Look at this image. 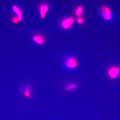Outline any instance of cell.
I'll list each match as a JSON object with an SVG mask.
<instances>
[{
	"instance_id": "obj_1",
	"label": "cell",
	"mask_w": 120,
	"mask_h": 120,
	"mask_svg": "<svg viewBox=\"0 0 120 120\" xmlns=\"http://www.w3.org/2000/svg\"><path fill=\"white\" fill-rule=\"evenodd\" d=\"M120 68L116 66H113L110 68L107 71V74L110 78L114 79L117 78L120 75Z\"/></svg>"
},
{
	"instance_id": "obj_2",
	"label": "cell",
	"mask_w": 120,
	"mask_h": 120,
	"mask_svg": "<svg viewBox=\"0 0 120 120\" xmlns=\"http://www.w3.org/2000/svg\"><path fill=\"white\" fill-rule=\"evenodd\" d=\"M101 15L105 21H109L112 19V13L111 10L107 7H103L101 8Z\"/></svg>"
},
{
	"instance_id": "obj_3",
	"label": "cell",
	"mask_w": 120,
	"mask_h": 120,
	"mask_svg": "<svg viewBox=\"0 0 120 120\" xmlns=\"http://www.w3.org/2000/svg\"><path fill=\"white\" fill-rule=\"evenodd\" d=\"M74 22V20L72 18H69L65 20L62 23V26L64 28L68 29L71 27V25Z\"/></svg>"
},
{
	"instance_id": "obj_4",
	"label": "cell",
	"mask_w": 120,
	"mask_h": 120,
	"mask_svg": "<svg viewBox=\"0 0 120 120\" xmlns=\"http://www.w3.org/2000/svg\"><path fill=\"white\" fill-rule=\"evenodd\" d=\"M67 66L70 68H74L77 66V61L72 58H70L67 60L66 62Z\"/></svg>"
},
{
	"instance_id": "obj_5",
	"label": "cell",
	"mask_w": 120,
	"mask_h": 120,
	"mask_svg": "<svg viewBox=\"0 0 120 120\" xmlns=\"http://www.w3.org/2000/svg\"><path fill=\"white\" fill-rule=\"evenodd\" d=\"M31 88L30 86H27L25 87L24 90L23 91V94L25 97L27 98L31 99L32 98V96L31 94Z\"/></svg>"
},
{
	"instance_id": "obj_6",
	"label": "cell",
	"mask_w": 120,
	"mask_h": 120,
	"mask_svg": "<svg viewBox=\"0 0 120 120\" xmlns=\"http://www.w3.org/2000/svg\"><path fill=\"white\" fill-rule=\"evenodd\" d=\"M12 8L15 13H16L18 16V18L19 19V21L20 22L22 21V12L20 10L19 8L16 6H13Z\"/></svg>"
},
{
	"instance_id": "obj_7",
	"label": "cell",
	"mask_w": 120,
	"mask_h": 120,
	"mask_svg": "<svg viewBox=\"0 0 120 120\" xmlns=\"http://www.w3.org/2000/svg\"><path fill=\"white\" fill-rule=\"evenodd\" d=\"M77 87V84L73 83H71L65 87V90L66 91H70L72 90H75Z\"/></svg>"
},
{
	"instance_id": "obj_8",
	"label": "cell",
	"mask_w": 120,
	"mask_h": 120,
	"mask_svg": "<svg viewBox=\"0 0 120 120\" xmlns=\"http://www.w3.org/2000/svg\"><path fill=\"white\" fill-rule=\"evenodd\" d=\"M47 11H48V8L46 5H43L41 7L40 13H41V15L42 18H45V15Z\"/></svg>"
},
{
	"instance_id": "obj_9",
	"label": "cell",
	"mask_w": 120,
	"mask_h": 120,
	"mask_svg": "<svg viewBox=\"0 0 120 120\" xmlns=\"http://www.w3.org/2000/svg\"><path fill=\"white\" fill-rule=\"evenodd\" d=\"M35 41L39 45H42L44 42V40L42 38L39 36H36L34 37Z\"/></svg>"
},
{
	"instance_id": "obj_10",
	"label": "cell",
	"mask_w": 120,
	"mask_h": 120,
	"mask_svg": "<svg viewBox=\"0 0 120 120\" xmlns=\"http://www.w3.org/2000/svg\"><path fill=\"white\" fill-rule=\"evenodd\" d=\"M83 8L82 7H79L76 11V15L78 16H79L81 15L82 12Z\"/></svg>"
},
{
	"instance_id": "obj_11",
	"label": "cell",
	"mask_w": 120,
	"mask_h": 120,
	"mask_svg": "<svg viewBox=\"0 0 120 120\" xmlns=\"http://www.w3.org/2000/svg\"><path fill=\"white\" fill-rule=\"evenodd\" d=\"M12 20L13 22L15 23H17L19 22V19H18V17H13V18H12Z\"/></svg>"
},
{
	"instance_id": "obj_12",
	"label": "cell",
	"mask_w": 120,
	"mask_h": 120,
	"mask_svg": "<svg viewBox=\"0 0 120 120\" xmlns=\"http://www.w3.org/2000/svg\"><path fill=\"white\" fill-rule=\"evenodd\" d=\"M77 22L78 23L82 24L83 23V20L82 18H79L77 20Z\"/></svg>"
}]
</instances>
